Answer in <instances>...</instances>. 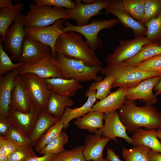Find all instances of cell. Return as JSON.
Here are the masks:
<instances>
[{
    "label": "cell",
    "mask_w": 161,
    "mask_h": 161,
    "mask_svg": "<svg viewBox=\"0 0 161 161\" xmlns=\"http://www.w3.org/2000/svg\"><path fill=\"white\" fill-rule=\"evenodd\" d=\"M118 112L121 121L130 133L140 127L148 130L161 129V112L152 105L138 106L134 101L126 100Z\"/></svg>",
    "instance_id": "6da1fadb"
},
{
    "label": "cell",
    "mask_w": 161,
    "mask_h": 161,
    "mask_svg": "<svg viewBox=\"0 0 161 161\" xmlns=\"http://www.w3.org/2000/svg\"><path fill=\"white\" fill-rule=\"evenodd\" d=\"M55 51L56 54L82 61L89 66L101 64L95 51L83 40V35L75 32H65L60 35L56 42Z\"/></svg>",
    "instance_id": "7a4b0ae2"
},
{
    "label": "cell",
    "mask_w": 161,
    "mask_h": 161,
    "mask_svg": "<svg viewBox=\"0 0 161 161\" xmlns=\"http://www.w3.org/2000/svg\"><path fill=\"white\" fill-rule=\"evenodd\" d=\"M100 73L105 76H112L115 79L112 88L134 87L143 80L151 77L161 75V72H146L134 67L127 66L123 62L107 65Z\"/></svg>",
    "instance_id": "3957f363"
},
{
    "label": "cell",
    "mask_w": 161,
    "mask_h": 161,
    "mask_svg": "<svg viewBox=\"0 0 161 161\" xmlns=\"http://www.w3.org/2000/svg\"><path fill=\"white\" fill-rule=\"evenodd\" d=\"M56 54L55 59L63 78L79 82L98 81L103 79L98 75L103 69L100 65L89 66L82 61Z\"/></svg>",
    "instance_id": "277c9868"
},
{
    "label": "cell",
    "mask_w": 161,
    "mask_h": 161,
    "mask_svg": "<svg viewBox=\"0 0 161 161\" xmlns=\"http://www.w3.org/2000/svg\"><path fill=\"white\" fill-rule=\"evenodd\" d=\"M29 11L25 15V27H42L54 24L59 19H69L67 9L47 5L30 4Z\"/></svg>",
    "instance_id": "5b68a950"
},
{
    "label": "cell",
    "mask_w": 161,
    "mask_h": 161,
    "mask_svg": "<svg viewBox=\"0 0 161 161\" xmlns=\"http://www.w3.org/2000/svg\"><path fill=\"white\" fill-rule=\"evenodd\" d=\"M119 22L117 18L94 20L86 25L78 26L73 25L66 21L65 22L66 26L64 27L63 30L65 32L73 31L83 35L86 38L89 47L95 51L102 46V41L98 36L99 32L104 29L112 28Z\"/></svg>",
    "instance_id": "8992f818"
},
{
    "label": "cell",
    "mask_w": 161,
    "mask_h": 161,
    "mask_svg": "<svg viewBox=\"0 0 161 161\" xmlns=\"http://www.w3.org/2000/svg\"><path fill=\"white\" fill-rule=\"evenodd\" d=\"M25 15L20 13L8 29L2 39L3 47L13 60L19 61L23 42L26 36L24 30Z\"/></svg>",
    "instance_id": "52a82bcc"
},
{
    "label": "cell",
    "mask_w": 161,
    "mask_h": 161,
    "mask_svg": "<svg viewBox=\"0 0 161 161\" xmlns=\"http://www.w3.org/2000/svg\"><path fill=\"white\" fill-rule=\"evenodd\" d=\"M64 19H59L53 24L42 27H25L26 35L32 39L48 46L51 49L52 54L56 58L55 46L59 36L65 32L63 30Z\"/></svg>",
    "instance_id": "ba28073f"
},
{
    "label": "cell",
    "mask_w": 161,
    "mask_h": 161,
    "mask_svg": "<svg viewBox=\"0 0 161 161\" xmlns=\"http://www.w3.org/2000/svg\"><path fill=\"white\" fill-rule=\"evenodd\" d=\"M145 36L122 40L105 58L107 65L120 63L135 56L145 45L151 43Z\"/></svg>",
    "instance_id": "9c48e42d"
},
{
    "label": "cell",
    "mask_w": 161,
    "mask_h": 161,
    "mask_svg": "<svg viewBox=\"0 0 161 161\" xmlns=\"http://www.w3.org/2000/svg\"><path fill=\"white\" fill-rule=\"evenodd\" d=\"M21 75L32 103L41 111L46 110L51 91L47 87L45 79L32 73Z\"/></svg>",
    "instance_id": "30bf717a"
},
{
    "label": "cell",
    "mask_w": 161,
    "mask_h": 161,
    "mask_svg": "<svg viewBox=\"0 0 161 161\" xmlns=\"http://www.w3.org/2000/svg\"><path fill=\"white\" fill-rule=\"evenodd\" d=\"M52 55L50 47L26 35L24 38L18 62L24 65L37 63Z\"/></svg>",
    "instance_id": "8fae6325"
},
{
    "label": "cell",
    "mask_w": 161,
    "mask_h": 161,
    "mask_svg": "<svg viewBox=\"0 0 161 161\" xmlns=\"http://www.w3.org/2000/svg\"><path fill=\"white\" fill-rule=\"evenodd\" d=\"M109 1L96 0L93 4H86L82 0H75V7L73 9H67L69 19L75 20L78 26L88 24L92 17L100 14L101 10L106 8Z\"/></svg>",
    "instance_id": "7c38bea8"
},
{
    "label": "cell",
    "mask_w": 161,
    "mask_h": 161,
    "mask_svg": "<svg viewBox=\"0 0 161 161\" xmlns=\"http://www.w3.org/2000/svg\"><path fill=\"white\" fill-rule=\"evenodd\" d=\"M105 9L107 13L115 16L124 28L131 29L135 38L145 35V27L128 14L123 6L122 0H109Z\"/></svg>",
    "instance_id": "4fadbf2b"
},
{
    "label": "cell",
    "mask_w": 161,
    "mask_h": 161,
    "mask_svg": "<svg viewBox=\"0 0 161 161\" xmlns=\"http://www.w3.org/2000/svg\"><path fill=\"white\" fill-rule=\"evenodd\" d=\"M41 111L33 103L30 110L24 112L10 106L8 117L13 126L30 137Z\"/></svg>",
    "instance_id": "5bb4252c"
},
{
    "label": "cell",
    "mask_w": 161,
    "mask_h": 161,
    "mask_svg": "<svg viewBox=\"0 0 161 161\" xmlns=\"http://www.w3.org/2000/svg\"><path fill=\"white\" fill-rule=\"evenodd\" d=\"M104 120L103 127L95 134L116 141L117 137H120L132 145L133 140L127 134L126 128L120 120L118 112L116 110L104 113Z\"/></svg>",
    "instance_id": "9a60e30c"
},
{
    "label": "cell",
    "mask_w": 161,
    "mask_h": 161,
    "mask_svg": "<svg viewBox=\"0 0 161 161\" xmlns=\"http://www.w3.org/2000/svg\"><path fill=\"white\" fill-rule=\"evenodd\" d=\"M161 75L145 79L136 86L127 89L126 100L134 101L141 100L145 104L152 105L157 103V95L153 92V89L159 82Z\"/></svg>",
    "instance_id": "2e32d148"
},
{
    "label": "cell",
    "mask_w": 161,
    "mask_h": 161,
    "mask_svg": "<svg viewBox=\"0 0 161 161\" xmlns=\"http://www.w3.org/2000/svg\"><path fill=\"white\" fill-rule=\"evenodd\" d=\"M26 73L34 74L45 79L63 78L56 59L52 55L36 64L23 65L20 67L19 74Z\"/></svg>",
    "instance_id": "e0dca14e"
},
{
    "label": "cell",
    "mask_w": 161,
    "mask_h": 161,
    "mask_svg": "<svg viewBox=\"0 0 161 161\" xmlns=\"http://www.w3.org/2000/svg\"><path fill=\"white\" fill-rule=\"evenodd\" d=\"M20 67L0 75V116L8 117L11 104V95L14 80L20 72Z\"/></svg>",
    "instance_id": "ac0fdd59"
},
{
    "label": "cell",
    "mask_w": 161,
    "mask_h": 161,
    "mask_svg": "<svg viewBox=\"0 0 161 161\" xmlns=\"http://www.w3.org/2000/svg\"><path fill=\"white\" fill-rule=\"evenodd\" d=\"M32 103L22 75L18 74L14 80L10 106L22 112H27L30 110Z\"/></svg>",
    "instance_id": "d6986e66"
},
{
    "label": "cell",
    "mask_w": 161,
    "mask_h": 161,
    "mask_svg": "<svg viewBox=\"0 0 161 161\" xmlns=\"http://www.w3.org/2000/svg\"><path fill=\"white\" fill-rule=\"evenodd\" d=\"M110 140L97 134H91L85 138L83 151L86 161H102L103 151Z\"/></svg>",
    "instance_id": "ffe728a7"
},
{
    "label": "cell",
    "mask_w": 161,
    "mask_h": 161,
    "mask_svg": "<svg viewBox=\"0 0 161 161\" xmlns=\"http://www.w3.org/2000/svg\"><path fill=\"white\" fill-rule=\"evenodd\" d=\"M127 89L125 88L119 87L117 90L111 92L104 99L95 103L91 111L104 114L119 109L126 100Z\"/></svg>",
    "instance_id": "44dd1931"
},
{
    "label": "cell",
    "mask_w": 161,
    "mask_h": 161,
    "mask_svg": "<svg viewBox=\"0 0 161 161\" xmlns=\"http://www.w3.org/2000/svg\"><path fill=\"white\" fill-rule=\"evenodd\" d=\"M45 80L50 91L63 96H73L82 87L80 82L73 79L56 78Z\"/></svg>",
    "instance_id": "7402d4cb"
},
{
    "label": "cell",
    "mask_w": 161,
    "mask_h": 161,
    "mask_svg": "<svg viewBox=\"0 0 161 161\" xmlns=\"http://www.w3.org/2000/svg\"><path fill=\"white\" fill-rule=\"evenodd\" d=\"M96 92L95 90H87L85 94V96L87 97V100L81 106L75 108L69 107L65 108L60 118L64 125L63 129H66L69 127V122L72 120L81 117L91 111L92 106L97 100L95 96Z\"/></svg>",
    "instance_id": "603a6c76"
},
{
    "label": "cell",
    "mask_w": 161,
    "mask_h": 161,
    "mask_svg": "<svg viewBox=\"0 0 161 161\" xmlns=\"http://www.w3.org/2000/svg\"><path fill=\"white\" fill-rule=\"evenodd\" d=\"M156 130H151L138 129L133 133L131 137L133 140L132 145H143L148 147L153 151L161 153V143L156 136Z\"/></svg>",
    "instance_id": "cb8c5ba5"
},
{
    "label": "cell",
    "mask_w": 161,
    "mask_h": 161,
    "mask_svg": "<svg viewBox=\"0 0 161 161\" xmlns=\"http://www.w3.org/2000/svg\"><path fill=\"white\" fill-rule=\"evenodd\" d=\"M104 114L91 111L83 116L76 119L74 123L79 129L96 133L103 126Z\"/></svg>",
    "instance_id": "d4e9b609"
},
{
    "label": "cell",
    "mask_w": 161,
    "mask_h": 161,
    "mask_svg": "<svg viewBox=\"0 0 161 161\" xmlns=\"http://www.w3.org/2000/svg\"><path fill=\"white\" fill-rule=\"evenodd\" d=\"M60 119L56 118L46 110L41 111L30 137L32 146H35L42 136Z\"/></svg>",
    "instance_id": "484cf974"
},
{
    "label": "cell",
    "mask_w": 161,
    "mask_h": 161,
    "mask_svg": "<svg viewBox=\"0 0 161 161\" xmlns=\"http://www.w3.org/2000/svg\"><path fill=\"white\" fill-rule=\"evenodd\" d=\"M75 104L70 97L63 96L51 92L46 108V111L54 117L60 119L65 108Z\"/></svg>",
    "instance_id": "4316f807"
},
{
    "label": "cell",
    "mask_w": 161,
    "mask_h": 161,
    "mask_svg": "<svg viewBox=\"0 0 161 161\" xmlns=\"http://www.w3.org/2000/svg\"><path fill=\"white\" fill-rule=\"evenodd\" d=\"M24 9L22 3L7 8L0 9V36L3 39L10 26Z\"/></svg>",
    "instance_id": "83f0119b"
},
{
    "label": "cell",
    "mask_w": 161,
    "mask_h": 161,
    "mask_svg": "<svg viewBox=\"0 0 161 161\" xmlns=\"http://www.w3.org/2000/svg\"><path fill=\"white\" fill-rule=\"evenodd\" d=\"M161 54V46L151 43L145 45L134 57L123 63L127 66L134 67L148 59Z\"/></svg>",
    "instance_id": "f1b7e54d"
},
{
    "label": "cell",
    "mask_w": 161,
    "mask_h": 161,
    "mask_svg": "<svg viewBox=\"0 0 161 161\" xmlns=\"http://www.w3.org/2000/svg\"><path fill=\"white\" fill-rule=\"evenodd\" d=\"M147 29L145 37L152 43H161V11L144 24Z\"/></svg>",
    "instance_id": "f546056e"
},
{
    "label": "cell",
    "mask_w": 161,
    "mask_h": 161,
    "mask_svg": "<svg viewBox=\"0 0 161 161\" xmlns=\"http://www.w3.org/2000/svg\"><path fill=\"white\" fill-rule=\"evenodd\" d=\"M115 78L112 76L108 75L102 80L95 81L88 87V91H96L95 96L97 99L101 100L106 98L111 93L113 83Z\"/></svg>",
    "instance_id": "4dcf8cb0"
},
{
    "label": "cell",
    "mask_w": 161,
    "mask_h": 161,
    "mask_svg": "<svg viewBox=\"0 0 161 161\" xmlns=\"http://www.w3.org/2000/svg\"><path fill=\"white\" fill-rule=\"evenodd\" d=\"M151 150L148 147L142 145L129 149L123 148L122 156L125 161H149L148 153Z\"/></svg>",
    "instance_id": "1f68e13d"
},
{
    "label": "cell",
    "mask_w": 161,
    "mask_h": 161,
    "mask_svg": "<svg viewBox=\"0 0 161 161\" xmlns=\"http://www.w3.org/2000/svg\"><path fill=\"white\" fill-rule=\"evenodd\" d=\"M69 137L67 134L62 131L60 134L39 152L42 155L47 154H58L65 149L64 146L68 142Z\"/></svg>",
    "instance_id": "d6a6232c"
},
{
    "label": "cell",
    "mask_w": 161,
    "mask_h": 161,
    "mask_svg": "<svg viewBox=\"0 0 161 161\" xmlns=\"http://www.w3.org/2000/svg\"><path fill=\"white\" fill-rule=\"evenodd\" d=\"M123 6L128 14L134 19L142 24L146 0H122Z\"/></svg>",
    "instance_id": "836d02e7"
},
{
    "label": "cell",
    "mask_w": 161,
    "mask_h": 161,
    "mask_svg": "<svg viewBox=\"0 0 161 161\" xmlns=\"http://www.w3.org/2000/svg\"><path fill=\"white\" fill-rule=\"evenodd\" d=\"M64 125L60 120L50 127L42 136L35 145V151L39 153L48 143L57 137L63 129Z\"/></svg>",
    "instance_id": "e575fe53"
},
{
    "label": "cell",
    "mask_w": 161,
    "mask_h": 161,
    "mask_svg": "<svg viewBox=\"0 0 161 161\" xmlns=\"http://www.w3.org/2000/svg\"><path fill=\"white\" fill-rule=\"evenodd\" d=\"M84 147V145H81L70 150H65L56 154L52 161H86L83 154Z\"/></svg>",
    "instance_id": "d590c367"
},
{
    "label": "cell",
    "mask_w": 161,
    "mask_h": 161,
    "mask_svg": "<svg viewBox=\"0 0 161 161\" xmlns=\"http://www.w3.org/2000/svg\"><path fill=\"white\" fill-rule=\"evenodd\" d=\"M2 38H0V75L16 68L21 67L23 64L20 62L13 63L10 58L4 51L2 44Z\"/></svg>",
    "instance_id": "8d00e7d4"
},
{
    "label": "cell",
    "mask_w": 161,
    "mask_h": 161,
    "mask_svg": "<svg viewBox=\"0 0 161 161\" xmlns=\"http://www.w3.org/2000/svg\"><path fill=\"white\" fill-rule=\"evenodd\" d=\"M31 145L18 146L16 150L8 157L9 161H27L36 156Z\"/></svg>",
    "instance_id": "74e56055"
},
{
    "label": "cell",
    "mask_w": 161,
    "mask_h": 161,
    "mask_svg": "<svg viewBox=\"0 0 161 161\" xmlns=\"http://www.w3.org/2000/svg\"><path fill=\"white\" fill-rule=\"evenodd\" d=\"M137 69L146 72H161V54L148 59L134 66Z\"/></svg>",
    "instance_id": "f35d334b"
},
{
    "label": "cell",
    "mask_w": 161,
    "mask_h": 161,
    "mask_svg": "<svg viewBox=\"0 0 161 161\" xmlns=\"http://www.w3.org/2000/svg\"><path fill=\"white\" fill-rule=\"evenodd\" d=\"M144 16L142 24H144L161 11V0H146Z\"/></svg>",
    "instance_id": "ab89813d"
},
{
    "label": "cell",
    "mask_w": 161,
    "mask_h": 161,
    "mask_svg": "<svg viewBox=\"0 0 161 161\" xmlns=\"http://www.w3.org/2000/svg\"><path fill=\"white\" fill-rule=\"evenodd\" d=\"M4 137L12 140L18 146H32V141L30 137L24 135L13 125Z\"/></svg>",
    "instance_id": "60d3db41"
},
{
    "label": "cell",
    "mask_w": 161,
    "mask_h": 161,
    "mask_svg": "<svg viewBox=\"0 0 161 161\" xmlns=\"http://www.w3.org/2000/svg\"><path fill=\"white\" fill-rule=\"evenodd\" d=\"M33 2L38 5H47L67 9H74L76 6L75 1L71 0H33Z\"/></svg>",
    "instance_id": "b9f144b4"
},
{
    "label": "cell",
    "mask_w": 161,
    "mask_h": 161,
    "mask_svg": "<svg viewBox=\"0 0 161 161\" xmlns=\"http://www.w3.org/2000/svg\"><path fill=\"white\" fill-rule=\"evenodd\" d=\"M12 125L8 117L0 116V136H5Z\"/></svg>",
    "instance_id": "7bdbcfd3"
},
{
    "label": "cell",
    "mask_w": 161,
    "mask_h": 161,
    "mask_svg": "<svg viewBox=\"0 0 161 161\" xmlns=\"http://www.w3.org/2000/svg\"><path fill=\"white\" fill-rule=\"evenodd\" d=\"M0 137L3 140L7 149L10 154L16 150L18 146L13 141L5 137L0 136Z\"/></svg>",
    "instance_id": "ee69618b"
},
{
    "label": "cell",
    "mask_w": 161,
    "mask_h": 161,
    "mask_svg": "<svg viewBox=\"0 0 161 161\" xmlns=\"http://www.w3.org/2000/svg\"><path fill=\"white\" fill-rule=\"evenodd\" d=\"M55 154H47L41 157L36 156L32 158L27 161H52L56 156Z\"/></svg>",
    "instance_id": "f6af8a7d"
},
{
    "label": "cell",
    "mask_w": 161,
    "mask_h": 161,
    "mask_svg": "<svg viewBox=\"0 0 161 161\" xmlns=\"http://www.w3.org/2000/svg\"><path fill=\"white\" fill-rule=\"evenodd\" d=\"M106 152V158L110 161H122L118 156L115 154L112 149L108 147Z\"/></svg>",
    "instance_id": "bcb514c9"
},
{
    "label": "cell",
    "mask_w": 161,
    "mask_h": 161,
    "mask_svg": "<svg viewBox=\"0 0 161 161\" xmlns=\"http://www.w3.org/2000/svg\"><path fill=\"white\" fill-rule=\"evenodd\" d=\"M149 161H161V153L151 150L148 153Z\"/></svg>",
    "instance_id": "7dc6e473"
},
{
    "label": "cell",
    "mask_w": 161,
    "mask_h": 161,
    "mask_svg": "<svg viewBox=\"0 0 161 161\" xmlns=\"http://www.w3.org/2000/svg\"><path fill=\"white\" fill-rule=\"evenodd\" d=\"M13 5L10 0H0V8L3 9L10 7Z\"/></svg>",
    "instance_id": "c3c4849f"
},
{
    "label": "cell",
    "mask_w": 161,
    "mask_h": 161,
    "mask_svg": "<svg viewBox=\"0 0 161 161\" xmlns=\"http://www.w3.org/2000/svg\"><path fill=\"white\" fill-rule=\"evenodd\" d=\"M0 152H1L5 155L8 157L10 155V153L7 149L3 141L0 137Z\"/></svg>",
    "instance_id": "681fc988"
},
{
    "label": "cell",
    "mask_w": 161,
    "mask_h": 161,
    "mask_svg": "<svg viewBox=\"0 0 161 161\" xmlns=\"http://www.w3.org/2000/svg\"><path fill=\"white\" fill-rule=\"evenodd\" d=\"M154 89L156 92L155 94L157 95L161 94V77L159 82L154 86Z\"/></svg>",
    "instance_id": "f907efd6"
},
{
    "label": "cell",
    "mask_w": 161,
    "mask_h": 161,
    "mask_svg": "<svg viewBox=\"0 0 161 161\" xmlns=\"http://www.w3.org/2000/svg\"><path fill=\"white\" fill-rule=\"evenodd\" d=\"M0 161H9L8 157L0 152Z\"/></svg>",
    "instance_id": "816d5d0a"
},
{
    "label": "cell",
    "mask_w": 161,
    "mask_h": 161,
    "mask_svg": "<svg viewBox=\"0 0 161 161\" xmlns=\"http://www.w3.org/2000/svg\"><path fill=\"white\" fill-rule=\"evenodd\" d=\"M155 134L161 143V129L156 130Z\"/></svg>",
    "instance_id": "f5cc1de1"
},
{
    "label": "cell",
    "mask_w": 161,
    "mask_h": 161,
    "mask_svg": "<svg viewBox=\"0 0 161 161\" xmlns=\"http://www.w3.org/2000/svg\"><path fill=\"white\" fill-rule=\"evenodd\" d=\"M96 0H82L83 3L86 4H90L94 3Z\"/></svg>",
    "instance_id": "db71d44e"
},
{
    "label": "cell",
    "mask_w": 161,
    "mask_h": 161,
    "mask_svg": "<svg viewBox=\"0 0 161 161\" xmlns=\"http://www.w3.org/2000/svg\"><path fill=\"white\" fill-rule=\"evenodd\" d=\"M102 161H110L107 158H103V160Z\"/></svg>",
    "instance_id": "11a10c76"
},
{
    "label": "cell",
    "mask_w": 161,
    "mask_h": 161,
    "mask_svg": "<svg viewBox=\"0 0 161 161\" xmlns=\"http://www.w3.org/2000/svg\"><path fill=\"white\" fill-rule=\"evenodd\" d=\"M159 45L161 46V43L158 44Z\"/></svg>",
    "instance_id": "9f6ffc18"
},
{
    "label": "cell",
    "mask_w": 161,
    "mask_h": 161,
    "mask_svg": "<svg viewBox=\"0 0 161 161\" xmlns=\"http://www.w3.org/2000/svg\"><path fill=\"white\" fill-rule=\"evenodd\" d=\"M160 71L161 72V70Z\"/></svg>",
    "instance_id": "6f0895ef"
}]
</instances>
